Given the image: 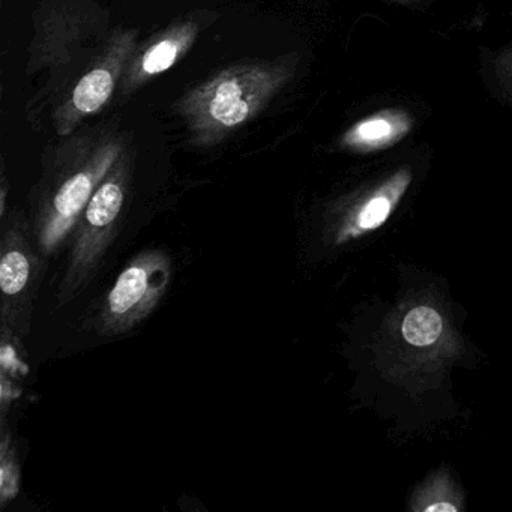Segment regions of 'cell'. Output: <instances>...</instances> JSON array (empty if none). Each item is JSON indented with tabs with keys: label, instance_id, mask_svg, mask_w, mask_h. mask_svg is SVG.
<instances>
[{
	"label": "cell",
	"instance_id": "52a82bcc",
	"mask_svg": "<svg viewBox=\"0 0 512 512\" xmlns=\"http://www.w3.org/2000/svg\"><path fill=\"white\" fill-rule=\"evenodd\" d=\"M124 203V194L116 184H104L89 202L86 218L94 227H104L118 217Z\"/></svg>",
	"mask_w": 512,
	"mask_h": 512
},
{
	"label": "cell",
	"instance_id": "6da1fadb",
	"mask_svg": "<svg viewBox=\"0 0 512 512\" xmlns=\"http://www.w3.org/2000/svg\"><path fill=\"white\" fill-rule=\"evenodd\" d=\"M257 95L253 77H227L209 91L206 112L223 127H236L250 118Z\"/></svg>",
	"mask_w": 512,
	"mask_h": 512
},
{
	"label": "cell",
	"instance_id": "8992f818",
	"mask_svg": "<svg viewBox=\"0 0 512 512\" xmlns=\"http://www.w3.org/2000/svg\"><path fill=\"white\" fill-rule=\"evenodd\" d=\"M442 328V319L433 308L418 307L407 314L401 331L407 343L422 347L433 344L442 334Z\"/></svg>",
	"mask_w": 512,
	"mask_h": 512
},
{
	"label": "cell",
	"instance_id": "8fae6325",
	"mask_svg": "<svg viewBox=\"0 0 512 512\" xmlns=\"http://www.w3.org/2000/svg\"><path fill=\"white\" fill-rule=\"evenodd\" d=\"M494 71L503 91L512 98V46L500 53L494 61Z\"/></svg>",
	"mask_w": 512,
	"mask_h": 512
},
{
	"label": "cell",
	"instance_id": "4fadbf2b",
	"mask_svg": "<svg viewBox=\"0 0 512 512\" xmlns=\"http://www.w3.org/2000/svg\"><path fill=\"white\" fill-rule=\"evenodd\" d=\"M427 512H455L457 508L451 503H434V505L425 508Z\"/></svg>",
	"mask_w": 512,
	"mask_h": 512
},
{
	"label": "cell",
	"instance_id": "30bf717a",
	"mask_svg": "<svg viewBox=\"0 0 512 512\" xmlns=\"http://www.w3.org/2000/svg\"><path fill=\"white\" fill-rule=\"evenodd\" d=\"M179 55V46L173 41L166 40L152 47L143 58V70L148 74H160L169 70Z\"/></svg>",
	"mask_w": 512,
	"mask_h": 512
},
{
	"label": "cell",
	"instance_id": "ba28073f",
	"mask_svg": "<svg viewBox=\"0 0 512 512\" xmlns=\"http://www.w3.org/2000/svg\"><path fill=\"white\" fill-rule=\"evenodd\" d=\"M29 272H31V265L25 254L20 251H10L5 254L0 265V286L5 295H16L22 292L28 283Z\"/></svg>",
	"mask_w": 512,
	"mask_h": 512
},
{
	"label": "cell",
	"instance_id": "277c9868",
	"mask_svg": "<svg viewBox=\"0 0 512 512\" xmlns=\"http://www.w3.org/2000/svg\"><path fill=\"white\" fill-rule=\"evenodd\" d=\"M151 290L149 271L143 266H131L116 281L109 295V308L116 316L127 314L145 299Z\"/></svg>",
	"mask_w": 512,
	"mask_h": 512
},
{
	"label": "cell",
	"instance_id": "7c38bea8",
	"mask_svg": "<svg viewBox=\"0 0 512 512\" xmlns=\"http://www.w3.org/2000/svg\"><path fill=\"white\" fill-rule=\"evenodd\" d=\"M2 499L7 500L10 497L16 496L17 488H19V473L13 463L4 461L2 464Z\"/></svg>",
	"mask_w": 512,
	"mask_h": 512
},
{
	"label": "cell",
	"instance_id": "9c48e42d",
	"mask_svg": "<svg viewBox=\"0 0 512 512\" xmlns=\"http://www.w3.org/2000/svg\"><path fill=\"white\" fill-rule=\"evenodd\" d=\"M407 181H409V178H407L406 173H400V175L392 179L391 184L388 185V190H385V194L373 197V199L362 208L361 214H359V227L364 230H371L382 226L386 218L391 214L392 203L389 194Z\"/></svg>",
	"mask_w": 512,
	"mask_h": 512
},
{
	"label": "cell",
	"instance_id": "5b68a950",
	"mask_svg": "<svg viewBox=\"0 0 512 512\" xmlns=\"http://www.w3.org/2000/svg\"><path fill=\"white\" fill-rule=\"evenodd\" d=\"M113 88L115 83L112 73L107 70L91 71L74 89V106L82 113L97 112L112 97Z\"/></svg>",
	"mask_w": 512,
	"mask_h": 512
},
{
	"label": "cell",
	"instance_id": "7a4b0ae2",
	"mask_svg": "<svg viewBox=\"0 0 512 512\" xmlns=\"http://www.w3.org/2000/svg\"><path fill=\"white\" fill-rule=\"evenodd\" d=\"M92 187H94V182H92L91 176L79 173L59 190L55 199L56 217L53 218L52 224L44 235L46 247H53L68 232L74 218L82 211L83 206L91 197Z\"/></svg>",
	"mask_w": 512,
	"mask_h": 512
},
{
	"label": "cell",
	"instance_id": "3957f363",
	"mask_svg": "<svg viewBox=\"0 0 512 512\" xmlns=\"http://www.w3.org/2000/svg\"><path fill=\"white\" fill-rule=\"evenodd\" d=\"M409 131V119L400 113L371 116L350 130L347 142L356 148L377 149L391 145Z\"/></svg>",
	"mask_w": 512,
	"mask_h": 512
},
{
	"label": "cell",
	"instance_id": "5bb4252c",
	"mask_svg": "<svg viewBox=\"0 0 512 512\" xmlns=\"http://www.w3.org/2000/svg\"><path fill=\"white\" fill-rule=\"evenodd\" d=\"M394 2H400V4H410L413 0H394Z\"/></svg>",
	"mask_w": 512,
	"mask_h": 512
}]
</instances>
